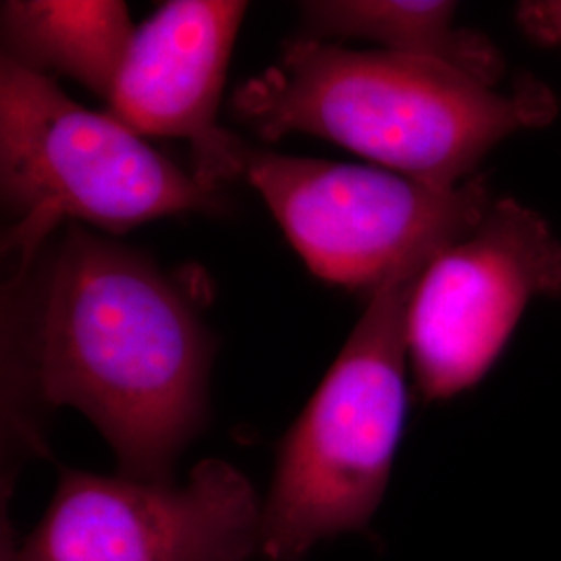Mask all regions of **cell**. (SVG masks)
<instances>
[{"label":"cell","instance_id":"cell-3","mask_svg":"<svg viewBox=\"0 0 561 561\" xmlns=\"http://www.w3.org/2000/svg\"><path fill=\"white\" fill-rule=\"evenodd\" d=\"M433 259L403 262L373 289L337 360L280 439L262 503V560L300 561L317 542L368 530L408 414L410 304Z\"/></svg>","mask_w":561,"mask_h":561},{"label":"cell","instance_id":"cell-2","mask_svg":"<svg viewBox=\"0 0 561 561\" xmlns=\"http://www.w3.org/2000/svg\"><path fill=\"white\" fill-rule=\"evenodd\" d=\"M229 104L261 140L310 134L439 190L474 178L500 141L558 115L553 92L530 76L500 92L437 60L310 38L285 42Z\"/></svg>","mask_w":561,"mask_h":561},{"label":"cell","instance_id":"cell-4","mask_svg":"<svg viewBox=\"0 0 561 561\" xmlns=\"http://www.w3.org/2000/svg\"><path fill=\"white\" fill-rule=\"evenodd\" d=\"M221 190L164 159L111 113L71 101L53 78L0 60L4 252L32 261L62 219L125 233L141 222L221 208Z\"/></svg>","mask_w":561,"mask_h":561},{"label":"cell","instance_id":"cell-1","mask_svg":"<svg viewBox=\"0 0 561 561\" xmlns=\"http://www.w3.org/2000/svg\"><path fill=\"white\" fill-rule=\"evenodd\" d=\"M215 340L138 250L69 225L20 262L2 301V439L44 451L41 414L71 405L119 474L171 482L208 421Z\"/></svg>","mask_w":561,"mask_h":561},{"label":"cell","instance_id":"cell-10","mask_svg":"<svg viewBox=\"0 0 561 561\" xmlns=\"http://www.w3.org/2000/svg\"><path fill=\"white\" fill-rule=\"evenodd\" d=\"M301 38H358L381 50L437 60L497 85L505 73L500 48L481 32L456 25L458 4L447 0H308L300 2Z\"/></svg>","mask_w":561,"mask_h":561},{"label":"cell","instance_id":"cell-6","mask_svg":"<svg viewBox=\"0 0 561 561\" xmlns=\"http://www.w3.org/2000/svg\"><path fill=\"white\" fill-rule=\"evenodd\" d=\"M262 503L248 477L217 458L183 484L62 468L42 520L0 560L252 561Z\"/></svg>","mask_w":561,"mask_h":561},{"label":"cell","instance_id":"cell-7","mask_svg":"<svg viewBox=\"0 0 561 561\" xmlns=\"http://www.w3.org/2000/svg\"><path fill=\"white\" fill-rule=\"evenodd\" d=\"M541 296H561V241L537 210L500 198L414 289L408 354L422 400H451L479 385Z\"/></svg>","mask_w":561,"mask_h":561},{"label":"cell","instance_id":"cell-11","mask_svg":"<svg viewBox=\"0 0 561 561\" xmlns=\"http://www.w3.org/2000/svg\"><path fill=\"white\" fill-rule=\"evenodd\" d=\"M516 18L528 38L561 50V0L520 2Z\"/></svg>","mask_w":561,"mask_h":561},{"label":"cell","instance_id":"cell-9","mask_svg":"<svg viewBox=\"0 0 561 561\" xmlns=\"http://www.w3.org/2000/svg\"><path fill=\"white\" fill-rule=\"evenodd\" d=\"M136 25L117 0H9L2 57L41 76H65L108 102Z\"/></svg>","mask_w":561,"mask_h":561},{"label":"cell","instance_id":"cell-5","mask_svg":"<svg viewBox=\"0 0 561 561\" xmlns=\"http://www.w3.org/2000/svg\"><path fill=\"white\" fill-rule=\"evenodd\" d=\"M243 180L259 190L308 268L345 287H377L393 268L437 256L491 208L474 175L439 190L389 169L248 148Z\"/></svg>","mask_w":561,"mask_h":561},{"label":"cell","instance_id":"cell-8","mask_svg":"<svg viewBox=\"0 0 561 561\" xmlns=\"http://www.w3.org/2000/svg\"><path fill=\"white\" fill-rule=\"evenodd\" d=\"M240 0H171L136 27L108 113L138 136L187 140L196 180L221 190L243 178L250 146L219 127L229 57L245 18Z\"/></svg>","mask_w":561,"mask_h":561}]
</instances>
